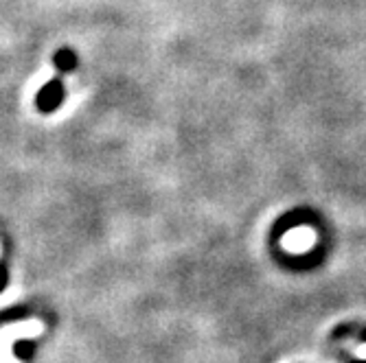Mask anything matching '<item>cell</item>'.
<instances>
[{
    "label": "cell",
    "instance_id": "6da1fadb",
    "mask_svg": "<svg viewBox=\"0 0 366 363\" xmlns=\"http://www.w3.org/2000/svg\"><path fill=\"white\" fill-rule=\"evenodd\" d=\"M59 101H61V86L57 81L51 83V86H46L44 92L40 94V106H42V110H53Z\"/></svg>",
    "mask_w": 366,
    "mask_h": 363
},
{
    "label": "cell",
    "instance_id": "7a4b0ae2",
    "mask_svg": "<svg viewBox=\"0 0 366 363\" xmlns=\"http://www.w3.org/2000/svg\"><path fill=\"white\" fill-rule=\"evenodd\" d=\"M57 63H59V68L71 71L73 66H75V57H73V53H71V51H61V53L57 55Z\"/></svg>",
    "mask_w": 366,
    "mask_h": 363
},
{
    "label": "cell",
    "instance_id": "3957f363",
    "mask_svg": "<svg viewBox=\"0 0 366 363\" xmlns=\"http://www.w3.org/2000/svg\"><path fill=\"white\" fill-rule=\"evenodd\" d=\"M3 282H5V270L0 267V289H3Z\"/></svg>",
    "mask_w": 366,
    "mask_h": 363
}]
</instances>
